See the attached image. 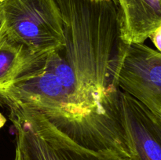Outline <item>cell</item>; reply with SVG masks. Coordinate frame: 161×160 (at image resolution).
<instances>
[{
    "instance_id": "cell-1",
    "label": "cell",
    "mask_w": 161,
    "mask_h": 160,
    "mask_svg": "<svg viewBox=\"0 0 161 160\" xmlns=\"http://www.w3.org/2000/svg\"><path fill=\"white\" fill-rule=\"evenodd\" d=\"M53 1L62 17L64 44L33 55L0 89V106L9 116L42 118L82 147L130 158L119 119L118 72L127 44L119 5Z\"/></svg>"
},
{
    "instance_id": "cell-2",
    "label": "cell",
    "mask_w": 161,
    "mask_h": 160,
    "mask_svg": "<svg viewBox=\"0 0 161 160\" xmlns=\"http://www.w3.org/2000/svg\"><path fill=\"white\" fill-rule=\"evenodd\" d=\"M5 29L33 54H42L64 42L63 20L53 0H8L1 6Z\"/></svg>"
},
{
    "instance_id": "cell-3",
    "label": "cell",
    "mask_w": 161,
    "mask_h": 160,
    "mask_svg": "<svg viewBox=\"0 0 161 160\" xmlns=\"http://www.w3.org/2000/svg\"><path fill=\"white\" fill-rule=\"evenodd\" d=\"M9 119L16 130L14 160H130L82 147L39 116L16 115Z\"/></svg>"
},
{
    "instance_id": "cell-4",
    "label": "cell",
    "mask_w": 161,
    "mask_h": 160,
    "mask_svg": "<svg viewBox=\"0 0 161 160\" xmlns=\"http://www.w3.org/2000/svg\"><path fill=\"white\" fill-rule=\"evenodd\" d=\"M118 86L161 119V53L145 43L126 45Z\"/></svg>"
},
{
    "instance_id": "cell-5",
    "label": "cell",
    "mask_w": 161,
    "mask_h": 160,
    "mask_svg": "<svg viewBox=\"0 0 161 160\" xmlns=\"http://www.w3.org/2000/svg\"><path fill=\"white\" fill-rule=\"evenodd\" d=\"M119 104L130 160H161V119L121 89Z\"/></svg>"
},
{
    "instance_id": "cell-6",
    "label": "cell",
    "mask_w": 161,
    "mask_h": 160,
    "mask_svg": "<svg viewBox=\"0 0 161 160\" xmlns=\"http://www.w3.org/2000/svg\"><path fill=\"white\" fill-rule=\"evenodd\" d=\"M125 44L145 43L161 26V0H116Z\"/></svg>"
},
{
    "instance_id": "cell-7",
    "label": "cell",
    "mask_w": 161,
    "mask_h": 160,
    "mask_svg": "<svg viewBox=\"0 0 161 160\" xmlns=\"http://www.w3.org/2000/svg\"><path fill=\"white\" fill-rule=\"evenodd\" d=\"M33 55L8 35L4 25L0 34V89L15 79L24 64Z\"/></svg>"
},
{
    "instance_id": "cell-8",
    "label": "cell",
    "mask_w": 161,
    "mask_h": 160,
    "mask_svg": "<svg viewBox=\"0 0 161 160\" xmlns=\"http://www.w3.org/2000/svg\"><path fill=\"white\" fill-rule=\"evenodd\" d=\"M3 29H4V17H3L2 7L0 6V34L3 31Z\"/></svg>"
},
{
    "instance_id": "cell-9",
    "label": "cell",
    "mask_w": 161,
    "mask_h": 160,
    "mask_svg": "<svg viewBox=\"0 0 161 160\" xmlns=\"http://www.w3.org/2000/svg\"><path fill=\"white\" fill-rule=\"evenodd\" d=\"M6 122V119L5 118V116L3 115L2 113H0V129L5 125Z\"/></svg>"
},
{
    "instance_id": "cell-10",
    "label": "cell",
    "mask_w": 161,
    "mask_h": 160,
    "mask_svg": "<svg viewBox=\"0 0 161 160\" xmlns=\"http://www.w3.org/2000/svg\"><path fill=\"white\" fill-rule=\"evenodd\" d=\"M7 1H8V0H0V6H3V5L5 3H6Z\"/></svg>"
}]
</instances>
